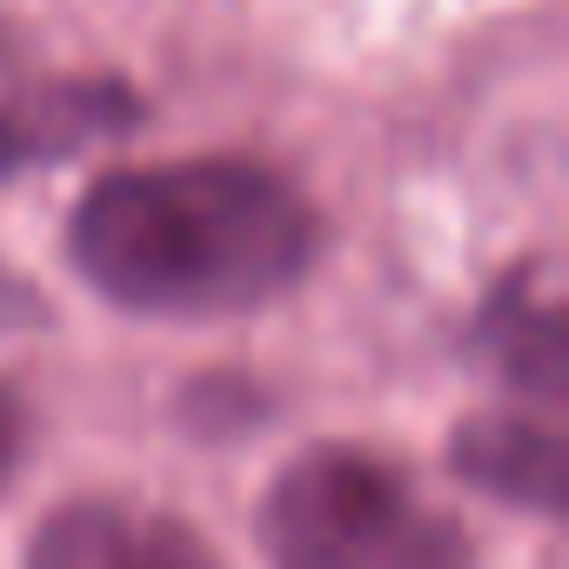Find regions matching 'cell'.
Returning a JSON list of instances; mask_svg holds the SVG:
<instances>
[{
    "mask_svg": "<svg viewBox=\"0 0 569 569\" xmlns=\"http://www.w3.org/2000/svg\"><path fill=\"white\" fill-rule=\"evenodd\" d=\"M489 342L516 382L562 396V309L549 296H536L529 281H509L502 302L489 309Z\"/></svg>",
    "mask_w": 569,
    "mask_h": 569,
    "instance_id": "obj_6",
    "label": "cell"
},
{
    "mask_svg": "<svg viewBox=\"0 0 569 569\" xmlns=\"http://www.w3.org/2000/svg\"><path fill=\"white\" fill-rule=\"evenodd\" d=\"M28 569H221L214 549L141 502H68L28 542Z\"/></svg>",
    "mask_w": 569,
    "mask_h": 569,
    "instance_id": "obj_3",
    "label": "cell"
},
{
    "mask_svg": "<svg viewBox=\"0 0 569 569\" xmlns=\"http://www.w3.org/2000/svg\"><path fill=\"white\" fill-rule=\"evenodd\" d=\"M261 542L274 569H469L462 529L362 449H309L281 469Z\"/></svg>",
    "mask_w": 569,
    "mask_h": 569,
    "instance_id": "obj_2",
    "label": "cell"
},
{
    "mask_svg": "<svg viewBox=\"0 0 569 569\" xmlns=\"http://www.w3.org/2000/svg\"><path fill=\"white\" fill-rule=\"evenodd\" d=\"M21 442H28V416H21V396H14V389H0V482L14 476V462H21Z\"/></svg>",
    "mask_w": 569,
    "mask_h": 569,
    "instance_id": "obj_7",
    "label": "cell"
},
{
    "mask_svg": "<svg viewBox=\"0 0 569 569\" xmlns=\"http://www.w3.org/2000/svg\"><path fill=\"white\" fill-rule=\"evenodd\" d=\"M456 469L522 509L562 502V436L529 416H476L456 436Z\"/></svg>",
    "mask_w": 569,
    "mask_h": 569,
    "instance_id": "obj_5",
    "label": "cell"
},
{
    "mask_svg": "<svg viewBox=\"0 0 569 569\" xmlns=\"http://www.w3.org/2000/svg\"><path fill=\"white\" fill-rule=\"evenodd\" d=\"M74 261L141 316H241L302 281L316 254L309 201L254 161L128 168L81 194Z\"/></svg>",
    "mask_w": 569,
    "mask_h": 569,
    "instance_id": "obj_1",
    "label": "cell"
},
{
    "mask_svg": "<svg viewBox=\"0 0 569 569\" xmlns=\"http://www.w3.org/2000/svg\"><path fill=\"white\" fill-rule=\"evenodd\" d=\"M134 121V94L128 88H101V81H61V88H28L0 101V174L8 168H34L54 154H74L94 134H114Z\"/></svg>",
    "mask_w": 569,
    "mask_h": 569,
    "instance_id": "obj_4",
    "label": "cell"
}]
</instances>
